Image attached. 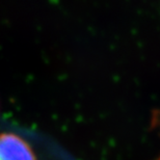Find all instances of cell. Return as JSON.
Listing matches in <instances>:
<instances>
[{
    "instance_id": "obj_1",
    "label": "cell",
    "mask_w": 160,
    "mask_h": 160,
    "mask_svg": "<svg viewBox=\"0 0 160 160\" xmlns=\"http://www.w3.org/2000/svg\"><path fill=\"white\" fill-rule=\"evenodd\" d=\"M0 160H37L32 148L14 133H0Z\"/></svg>"
}]
</instances>
